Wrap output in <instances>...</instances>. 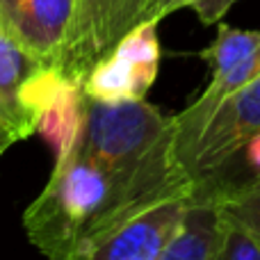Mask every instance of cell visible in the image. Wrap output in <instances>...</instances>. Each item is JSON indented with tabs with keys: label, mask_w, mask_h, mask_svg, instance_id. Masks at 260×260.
Wrapping results in <instances>:
<instances>
[{
	"label": "cell",
	"mask_w": 260,
	"mask_h": 260,
	"mask_svg": "<svg viewBox=\"0 0 260 260\" xmlns=\"http://www.w3.org/2000/svg\"><path fill=\"white\" fill-rule=\"evenodd\" d=\"M160 69L157 21H144L91 67L82 91L91 101H144Z\"/></svg>",
	"instance_id": "4"
},
{
	"label": "cell",
	"mask_w": 260,
	"mask_h": 260,
	"mask_svg": "<svg viewBox=\"0 0 260 260\" xmlns=\"http://www.w3.org/2000/svg\"><path fill=\"white\" fill-rule=\"evenodd\" d=\"M189 192L169 197L139 212L71 260H157L162 247L183 217Z\"/></svg>",
	"instance_id": "6"
},
{
	"label": "cell",
	"mask_w": 260,
	"mask_h": 260,
	"mask_svg": "<svg viewBox=\"0 0 260 260\" xmlns=\"http://www.w3.org/2000/svg\"><path fill=\"white\" fill-rule=\"evenodd\" d=\"M226 231L229 221L221 215L215 187L206 180H194L183 217L157 260H217Z\"/></svg>",
	"instance_id": "7"
},
{
	"label": "cell",
	"mask_w": 260,
	"mask_h": 260,
	"mask_svg": "<svg viewBox=\"0 0 260 260\" xmlns=\"http://www.w3.org/2000/svg\"><path fill=\"white\" fill-rule=\"evenodd\" d=\"M233 160L235 162H242V174H244V176H240L235 183L217 185V183H212V180H208V178H201V180H208V183H210L215 189H229V187H235V185H244V183H249V180L260 178V130L253 135V137H249L247 142L242 144V148L235 153Z\"/></svg>",
	"instance_id": "14"
},
{
	"label": "cell",
	"mask_w": 260,
	"mask_h": 260,
	"mask_svg": "<svg viewBox=\"0 0 260 260\" xmlns=\"http://www.w3.org/2000/svg\"><path fill=\"white\" fill-rule=\"evenodd\" d=\"M162 3H165V0H162ZM162 3H160V9H162ZM157 16H160V12H157ZM160 21H162V16H160Z\"/></svg>",
	"instance_id": "16"
},
{
	"label": "cell",
	"mask_w": 260,
	"mask_h": 260,
	"mask_svg": "<svg viewBox=\"0 0 260 260\" xmlns=\"http://www.w3.org/2000/svg\"><path fill=\"white\" fill-rule=\"evenodd\" d=\"M215 192L219 197L221 215L226 221L242 229L260 244V178Z\"/></svg>",
	"instance_id": "11"
},
{
	"label": "cell",
	"mask_w": 260,
	"mask_h": 260,
	"mask_svg": "<svg viewBox=\"0 0 260 260\" xmlns=\"http://www.w3.org/2000/svg\"><path fill=\"white\" fill-rule=\"evenodd\" d=\"M217 260H260V244L242 229L229 224L224 247Z\"/></svg>",
	"instance_id": "13"
},
{
	"label": "cell",
	"mask_w": 260,
	"mask_h": 260,
	"mask_svg": "<svg viewBox=\"0 0 260 260\" xmlns=\"http://www.w3.org/2000/svg\"><path fill=\"white\" fill-rule=\"evenodd\" d=\"M21 103L35 133L50 146L55 162L64 160L76 148L85 126L82 82L67 78L55 64H41L23 85Z\"/></svg>",
	"instance_id": "3"
},
{
	"label": "cell",
	"mask_w": 260,
	"mask_h": 260,
	"mask_svg": "<svg viewBox=\"0 0 260 260\" xmlns=\"http://www.w3.org/2000/svg\"><path fill=\"white\" fill-rule=\"evenodd\" d=\"M14 142H18V139H16V135H14L12 130L7 128V123H5L3 119H0V155H3V153L7 151V148L12 146Z\"/></svg>",
	"instance_id": "15"
},
{
	"label": "cell",
	"mask_w": 260,
	"mask_h": 260,
	"mask_svg": "<svg viewBox=\"0 0 260 260\" xmlns=\"http://www.w3.org/2000/svg\"><path fill=\"white\" fill-rule=\"evenodd\" d=\"M235 3L238 0H165L160 9V16L165 18L167 14L176 12V9L189 7L203 25H212V23H219Z\"/></svg>",
	"instance_id": "12"
},
{
	"label": "cell",
	"mask_w": 260,
	"mask_h": 260,
	"mask_svg": "<svg viewBox=\"0 0 260 260\" xmlns=\"http://www.w3.org/2000/svg\"><path fill=\"white\" fill-rule=\"evenodd\" d=\"M160 3L162 0H76L67 39L53 64L67 78L85 82L91 67L133 27L144 21L160 23Z\"/></svg>",
	"instance_id": "2"
},
{
	"label": "cell",
	"mask_w": 260,
	"mask_h": 260,
	"mask_svg": "<svg viewBox=\"0 0 260 260\" xmlns=\"http://www.w3.org/2000/svg\"><path fill=\"white\" fill-rule=\"evenodd\" d=\"M41 64L44 62L23 48L0 23V119L16 135V139L35 135L32 121L21 103V89Z\"/></svg>",
	"instance_id": "9"
},
{
	"label": "cell",
	"mask_w": 260,
	"mask_h": 260,
	"mask_svg": "<svg viewBox=\"0 0 260 260\" xmlns=\"http://www.w3.org/2000/svg\"><path fill=\"white\" fill-rule=\"evenodd\" d=\"M76 0H0L5 30L44 64H53L67 39Z\"/></svg>",
	"instance_id": "8"
},
{
	"label": "cell",
	"mask_w": 260,
	"mask_h": 260,
	"mask_svg": "<svg viewBox=\"0 0 260 260\" xmlns=\"http://www.w3.org/2000/svg\"><path fill=\"white\" fill-rule=\"evenodd\" d=\"M260 130V76L226 96L201 135L180 160L183 171L192 180H201L233 160L249 137Z\"/></svg>",
	"instance_id": "5"
},
{
	"label": "cell",
	"mask_w": 260,
	"mask_h": 260,
	"mask_svg": "<svg viewBox=\"0 0 260 260\" xmlns=\"http://www.w3.org/2000/svg\"><path fill=\"white\" fill-rule=\"evenodd\" d=\"M194 183L130 180L73 148L23 215L30 242L48 260H71L139 212L192 189Z\"/></svg>",
	"instance_id": "1"
},
{
	"label": "cell",
	"mask_w": 260,
	"mask_h": 260,
	"mask_svg": "<svg viewBox=\"0 0 260 260\" xmlns=\"http://www.w3.org/2000/svg\"><path fill=\"white\" fill-rule=\"evenodd\" d=\"M258 48H260L258 30H238V27L221 23L215 41L206 50H201V57L210 64L212 76H221V73L231 71L233 67H238L240 62H244Z\"/></svg>",
	"instance_id": "10"
}]
</instances>
